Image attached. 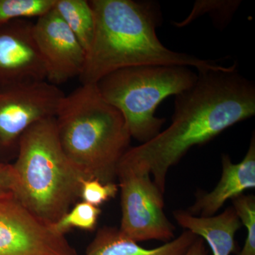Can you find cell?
Segmentation results:
<instances>
[{"mask_svg":"<svg viewBox=\"0 0 255 255\" xmlns=\"http://www.w3.org/2000/svg\"><path fill=\"white\" fill-rule=\"evenodd\" d=\"M118 184L115 182L103 183L95 179L82 181L80 198L82 201L99 206L113 199L118 194Z\"/></svg>","mask_w":255,"mask_h":255,"instance_id":"19","label":"cell"},{"mask_svg":"<svg viewBox=\"0 0 255 255\" xmlns=\"http://www.w3.org/2000/svg\"><path fill=\"white\" fill-rule=\"evenodd\" d=\"M233 207L242 225L246 228L244 246L238 255H255V197L242 195L232 199Z\"/></svg>","mask_w":255,"mask_h":255,"instance_id":"18","label":"cell"},{"mask_svg":"<svg viewBox=\"0 0 255 255\" xmlns=\"http://www.w3.org/2000/svg\"><path fill=\"white\" fill-rule=\"evenodd\" d=\"M53 9L88 51L95 34V14L90 1L86 0H55Z\"/></svg>","mask_w":255,"mask_h":255,"instance_id":"14","label":"cell"},{"mask_svg":"<svg viewBox=\"0 0 255 255\" xmlns=\"http://www.w3.org/2000/svg\"><path fill=\"white\" fill-rule=\"evenodd\" d=\"M117 178L121 191V233L137 243L151 240L165 243L175 238V228L164 214L163 193L150 174L119 163Z\"/></svg>","mask_w":255,"mask_h":255,"instance_id":"6","label":"cell"},{"mask_svg":"<svg viewBox=\"0 0 255 255\" xmlns=\"http://www.w3.org/2000/svg\"><path fill=\"white\" fill-rule=\"evenodd\" d=\"M173 214L181 227L207 243L213 255H231L236 251L235 237L242 223L233 207L210 217L194 216L182 210Z\"/></svg>","mask_w":255,"mask_h":255,"instance_id":"12","label":"cell"},{"mask_svg":"<svg viewBox=\"0 0 255 255\" xmlns=\"http://www.w3.org/2000/svg\"><path fill=\"white\" fill-rule=\"evenodd\" d=\"M222 174L214 190L203 193L187 210L191 215L210 217L216 213L226 201L242 195L248 189L255 187V137H252L249 148L244 158L234 164L228 155L222 156Z\"/></svg>","mask_w":255,"mask_h":255,"instance_id":"11","label":"cell"},{"mask_svg":"<svg viewBox=\"0 0 255 255\" xmlns=\"http://www.w3.org/2000/svg\"><path fill=\"white\" fill-rule=\"evenodd\" d=\"M33 36L46 67L47 81L58 86L79 78L86 52L54 9L37 18Z\"/></svg>","mask_w":255,"mask_h":255,"instance_id":"9","label":"cell"},{"mask_svg":"<svg viewBox=\"0 0 255 255\" xmlns=\"http://www.w3.org/2000/svg\"><path fill=\"white\" fill-rule=\"evenodd\" d=\"M0 255H78L65 235L11 194L0 199Z\"/></svg>","mask_w":255,"mask_h":255,"instance_id":"7","label":"cell"},{"mask_svg":"<svg viewBox=\"0 0 255 255\" xmlns=\"http://www.w3.org/2000/svg\"><path fill=\"white\" fill-rule=\"evenodd\" d=\"M33 24L29 19H18L0 25V87L46 80Z\"/></svg>","mask_w":255,"mask_h":255,"instance_id":"10","label":"cell"},{"mask_svg":"<svg viewBox=\"0 0 255 255\" xmlns=\"http://www.w3.org/2000/svg\"><path fill=\"white\" fill-rule=\"evenodd\" d=\"M55 0H0V25L41 17L53 9Z\"/></svg>","mask_w":255,"mask_h":255,"instance_id":"15","label":"cell"},{"mask_svg":"<svg viewBox=\"0 0 255 255\" xmlns=\"http://www.w3.org/2000/svg\"><path fill=\"white\" fill-rule=\"evenodd\" d=\"M255 115V85L236 64L198 73L196 83L175 96L170 125L149 141L130 147L120 163L148 173L164 193L171 167L191 147Z\"/></svg>","mask_w":255,"mask_h":255,"instance_id":"1","label":"cell"},{"mask_svg":"<svg viewBox=\"0 0 255 255\" xmlns=\"http://www.w3.org/2000/svg\"><path fill=\"white\" fill-rule=\"evenodd\" d=\"M12 164L14 196L30 212L53 225L80 198L86 179L68 159L60 145L55 117L28 128L18 140Z\"/></svg>","mask_w":255,"mask_h":255,"instance_id":"4","label":"cell"},{"mask_svg":"<svg viewBox=\"0 0 255 255\" xmlns=\"http://www.w3.org/2000/svg\"><path fill=\"white\" fill-rule=\"evenodd\" d=\"M65 96L47 80L0 87V147L12 145L35 124L56 117Z\"/></svg>","mask_w":255,"mask_h":255,"instance_id":"8","label":"cell"},{"mask_svg":"<svg viewBox=\"0 0 255 255\" xmlns=\"http://www.w3.org/2000/svg\"><path fill=\"white\" fill-rule=\"evenodd\" d=\"M101 214L102 210L100 207L82 201L69 210L68 212L53 226L57 232L63 235H65L72 228L94 231L97 227Z\"/></svg>","mask_w":255,"mask_h":255,"instance_id":"16","label":"cell"},{"mask_svg":"<svg viewBox=\"0 0 255 255\" xmlns=\"http://www.w3.org/2000/svg\"><path fill=\"white\" fill-rule=\"evenodd\" d=\"M55 122L64 152L85 177L115 182L132 137L123 115L95 85H82L65 95Z\"/></svg>","mask_w":255,"mask_h":255,"instance_id":"3","label":"cell"},{"mask_svg":"<svg viewBox=\"0 0 255 255\" xmlns=\"http://www.w3.org/2000/svg\"><path fill=\"white\" fill-rule=\"evenodd\" d=\"M197 79L198 73L189 67L140 65L109 74L95 86L123 115L130 136L144 143L159 134L165 122L155 115L159 104L190 88Z\"/></svg>","mask_w":255,"mask_h":255,"instance_id":"5","label":"cell"},{"mask_svg":"<svg viewBox=\"0 0 255 255\" xmlns=\"http://www.w3.org/2000/svg\"><path fill=\"white\" fill-rule=\"evenodd\" d=\"M95 14L93 41L79 76L82 85H95L106 75L140 65H182L198 73L226 68L169 49L156 33L162 21L157 3L132 0H91Z\"/></svg>","mask_w":255,"mask_h":255,"instance_id":"2","label":"cell"},{"mask_svg":"<svg viewBox=\"0 0 255 255\" xmlns=\"http://www.w3.org/2000/svg\"><path fill=\"white\" fill-rule=\"evenodd\" d=\"M184 255H208L205 241L200 237L196 238Z\"/></svg>","mask_w":255,"mask_h":255,"instance_id":"21","label":"cell"},{"mask_svg":"<svg viewBox=\"0 0 255 255\" xmlns=\"http://www.w3.org/2000/svg\"><path fill=\"white\" fill-rule=\"evenodd\" d=\"M197 237L184 231L168 243L147 249L125 237L119 228L105 226L96 233L83 255H184Z\"/></svg>","mask_w":255,"mask_h":255,"instance_id":"13","label":"cell"},{"mask_svg":"<svg viewBox=\"0 0 255 255\" xmlns=\"http://www.w3.org/2000/svg\"><path fill=\"white\" fill-rule=\"evenodd\" d=\"M15 177L12 164L0 162V199L14 194Z\"/></svg>","mask_w":255,"mask_h":255,"instance_id":"20","label":"cell"},{"mask_svg":"<svg viewBox=\"0 0 255 255\" xmlns=\"http://www.w3.org/2000/svg\"><path fill=\"white\" fill-rule=\"evenodd\" d=\"M241 4V1H196L194 4L192 11L185 20L180 23H175L174 24L177 27H183L187 26L193 20L199 17L201 15L209 13L210 16L213 18L215 22L219 26H224L226 23L231 21L234 13L236 12L238 6Z\"/></svg>","mask_w":255,"mask_h":255,"instance_id":"17","label":"cell"}]
</instances>
